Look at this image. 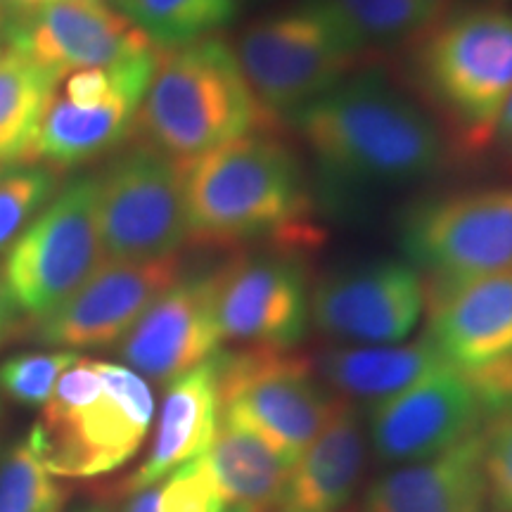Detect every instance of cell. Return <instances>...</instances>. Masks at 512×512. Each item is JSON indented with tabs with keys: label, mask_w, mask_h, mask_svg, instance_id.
I'll list each match as a JSON object with an SVG mask.
<instances>
[{
	"label": "cell",
	"mask_w": 512,
	"mask_h": 512,
	"mask_svg": "<svg viewBox=\"0 0 512 512\" xmlns=\"http://www.w3.org/2000/svg\"><path fill=\"white\" fill-rule=\"evenodd\" d=\"M292 119L320 169L344 183L406 185L446 159L437 121L377 76L337 83Z\"/></svg>",
	"instance_id": "cell-1"
},
{
	"label": "cell",
	"mask_w": 512,
	"mask_h": 512,
	"mask_svg": "<svg viewBox=\"0 0 512 512\" xmlns=\"http://www.w3.org/2000/svg\"><path fill=\"white\" fill-rule=\"evenodd\" d=\"M190 238L211 245L273 238L275 247L311 245L309 192L290 147L249 133L183 164Z\"/></svg>",
	"instance_id": "cell-2"
},
{
	"label": "cell",
	"mask_w": 512,
	"mask_h": 512,
	"mask_svg": "<svg viewBox=\"0 0 512 512\" xmlns=\"http://www.w3.org/2000/svg\"><path fill=\"white\" fill-rule=\"evenodd\" d=\"M268 119L233 48L209 36L183 48H159L133 131L143 145L185 164L249 136Z\"/></svg>",
	"instance_id": "cell-3"
},
{
	"label": "cell",
	"mask_w": 512,
	"mask_h": 512,
	"mask_svg": "<svg viewBox=\"0 0 512 512\" xmlns=\"http://www.w3.org/2000/svg\"><path fill=\"white\" fill-rule=\"evenodd\" d=\"M155 396L121 363L79 356L34 425L43 465L57 479H93L124 467L145 444Z\"/></svg>",
	"instance_id": "cell-4"
},
{
	"label": "cell",
	"mask_w": 512,
	"mask_h": 512,
	"mask_svg": "<svg viewBox=\"0 0 512 512\" xmlns=\"http://www.w3.org/2000/svg\"><path fill=\"white\" fill-rule=\"evenodd\" d=\"M415 76L460 143L489 145L512 95V12L446 15L420 36Z\"/></svg>",
	"instance_id": "cell-5"
},
{
	"label": "cell",
	"mask_w": 512,
	"mask_h": 512,
	"mask_svg": "<svg viewBox=\"0 0 512 512\" xmlns=\"http://www.w3.org/2000/svg\"><path fill=\"white\" fill-rule=\"evenodd\" d=\"M268 117L297 114L347 81L368 48L328 0H304L242 31L233 48Z\"/></svg>",
	"instance_id": "cell-6"
},
{
	"label": "cell",
	"mask_w": 512,
	"mask_h": 512,
	"mask_svg": "<svg viewBox=\"0 0 512 512\" xmlns=\"http://www.w3.org/2000/svg\"><path fill=\"white\" fill-rule=\"evenodd\" d=\"M408 264L444 292L512 268V185L460 190L415 204L401 223Z\"/></svg>",
	"instance_id": "cell-7"
},
{
	"label": "cell",
	"mask_w": 512,
	"mask_h": 512,
	"mask_svg": "<svg viewBox=\"0 0 512 512\" xmlns=\"http://www.w3.org/2000/svg\"><path fill=\"white\" fill-rule=\"evenodd\" d=\"M221 418L238 422L297 463L337 399L320 387L309 358L292 349L219 351Z\"/></svg>",
	"instance_id": "cell-8"
},
{
	"label": "cell",
	"mask_w": 512,
	"mask_h": 512,
	"mask_svg": "<svg viewBox=\"0 0 512 512\" xmlns=\"http://www.w3.org/2000/svg\"><path fill=\"white\" fill-rule=\"evenodd\" d=\"M95 211L105 259L176 254L190 238L183 164L147 145L133 147L95 176Z\"/></svg>",
	"instance_id": "cell-9"
},
{
	"label": "cell",
	"mask_w": 512,
	"mask_h": 512,
	"mask_svg": "<svg viewBox=\"0 0 512 512\" xmlns=\"http://www.w3.org/2000/svg\"><path fill=\"white\" fill-rule=\"evenodd\" d=\"M102 259L95 176H83L57 192L12 242L3 268L19 311L36 320L67 302Z\"/></svg>",
	"instance_id": "cell-10"
},
{
	"label": "cell",
	"mask_w": 512,
	"mask_h": 512,
	"mask_svg": "<svg viewBox=\"0 0 512 512\" xmlns=\"http://www.w3.org/2000/svg\"><path fill=\"white\" fill-rule=\"evenodd\" d=\"M214 309L223 342L297 347L311 316L304 259L287 247L233 256L214 271Z\"/></svg>",
	"instance_id": "cell-11"
},
{
	"label": "cell",
	"mask_w": 512,
	"mask_h": 512,
	"mask_svg": "<svg viewBox=\"0 0 512 512\" xmlns=\"http://www.w3.org/2000/svg\"><path fill=\"white\" fill-rule=\"evenodd\" d=\"M178 280V254L150 261L105 259L67 302L31 320L29 339L67 351L112 347Z\"/></svg>",
	"instance_id": "cell-12"
},
{
	"label": "cell",
	"mask_w": 512,
	"mask_h": 512,
	"mask_svg": "<svg viewBox=\"0 0 512 512\" xmlns=\"http://www.w3.org/2000/svg\"><path fill=\"white\" fill-rule=\"evenodd\" d=\"M425 297V280L408 261H373L325 275L311 294V318L344 342L399 344L418 325Z\"/></svg>",
	"instance_id": "cell-13"
},
{
	"label": "cell",
	"mask_w": 512,
	"mask_h": 512,
	"mask_svg": "<svg viewBox=\"0 0 512 512\" xmlns=\"http://www.w3.org/2000/svg\"><path fill=\"white\" fill-rule=\"evenodd\" d=\"M484 427L477 394L453 366L422 377L370 408V437L377 456L387 463L434 458Z\"/></svg>",
	"instance_id": "cell-14"
},
{
	"label": "cell",
	"mask_w": 512,
	"mask_h": 512,
	"mask_svg": "<svg viewBox=\"0 0 512 512\" xmlns=\"http://www.w3.org/2000/svg\"><path fill=\"white\" fill-rule=\"evenodd\" d=\"M8 48L64 76L114 67L157 46L105 0H60L10 17Z\"/></svg>",
	"instance_id": "cell-15"
},
{
	"label": "cell",
	"mask_w": 512,
	"mask_h": 512,
	"mask_svg": "<svg viewBox=\"0 0 512 512\" xmlns=\"http://www.w3.org/2000/svg\"><path fill=\"white\" fill-rule=\"evenodd\" d=\"M214 309V271L181 278L121 339L126 366L152 382L169 384L221 351Z\"/></svg>",
	"instance_id": "cell-16"
},
{
	"label": "cell",
	"mask_w": 512,
	"mask_h": 512,
	"mask_svg": "<svg viewBox=\"0 0 512 512\" xmlns=\"http://www.w3.org/2000/svg\"><path fill=\"white\" fill-rule=\"evenodd\" d=\"M430 294V330L439 354L475 370L512 354V268Z\"/></svg>",
	"instance_id": "cell-17"
},
{
	"label": "cell",
	"mask_w": 512,
	"mask_h": 512,
	"mask_svg": "<svg viewBox=\"0 0 512 512\" xmlns=\"http://www.w3.org/2000/svg\"><path fill=\"white\" fill-rule=\"evenodd\" d=\"M484 430L370 486L366 512H486Z\"/></svg>",
	"instance_id": "cell-18"
},
{
	"label": "cell",
	"mask_w": 512,
	"mask_h": 512,
	"mask_svg": "<svg viewBox=\"0 0 512 512\" xmlns=\"http://www.w3.org/2000/svg\"><path fill=\"white\" fill-rule=\"evenodd\" d=\"M216 356L166 384L150 451L126 479V494L159 484L181 465L207 453L221 415Z\"/></svg>",
	"instance_id": "cell-19"
},
{
	"label": "cell",
	"mask_w": 512,
	"mask_h": 512,
	"mask_svg": "<svg viewBox=\"0 0 512 512\" xmlns=\"http://www.w3.org/2000/svg\"><path fill=\"white\" fill-rule=\"evenodd\" d=\"M361 465V422L347 399H337L316 441L292 465L273 512H339L354 494Z\"/></svg>",
	"instance_id": "cell-20"
},
{
	"label": "cell",
	"mask_w": 512,
	"mask_h": 512,
	"mask_svg": "<svg viewBox=\"0 0 512 512\" xmlns=\"http://www.w3.org/2000/svg\"><path fill=\"white\" fill-rule=\"evenodd\" d=\"M140 102L143 95L121 93L98 105H74L55 93L38 126L29 162L67 169L105 155L133 131Z\"/></svg>",
	"instance_id": "cell-21"
},
{
	"label": "cell",
	"mask_w": 512,
	"mask_h": 512,
	"mask_svg": "<svg viewBox=\"0 0 512 512\" xmlns=\"http://www.w3.org/2000/svg\"><path fill=\"white\" fill-rule=\"evenodd\" d=\"M441 368H451V363L427 335L406 344L335 349L320 358V370L330 387L373 403L403 392Z\"/></svg>",
	"instance_id": "cell-22"
},
{
	"label": "cell",
	"mask_w": 512,
	"mask_h": 512,
	"mask_svg": "<svg viewBox=\"0 0 512 512\" xmlns=\"http://www.w3.org/2000/svg\"><path fill=\"white\" fill-rule=\"evenodd\" d=\"M204 458L226 503L256 512L275 510L294 465L259 434L221 415Z\"/></svg>",
	"instance_id": "cell-23"
},
{
	"label": "cell",
	"mask_w": 512,
	"mask_h": 512,
	"mask_svg": "<svg viewBox=\"0 0 512 512\" xmlns=\"http://www.w3.org/2000/svg\"><path fill=\"white\" fill-rule=\"evenodd\" d=\"M62 76L22 55H0V166L29 162L38 126Z\"/></svg>",
	"instance_id": "cell-24"
},
{
	"label": "cell",
	"mask_w": 512,
	"mask_h": 512,
	"mask_svg": "<svg viewBox=\"0 0 512 512\" xmlns=\"http://www.w3.org/2000/svg\"><path fill=\"white\" fill-rule=\"evenodd\" d=\"M117 5L121 15L162 50L209 38L238 10L235 0H117Z\"/></svg>",
	"instance_id": "cell-25"
},
{
	"label": "cell",
	"mask_w": 512,
	"mask_h": 512,
	"mask_svg": "<svg viewBox=\"0 0 512 512\" xmlns=\"http://www.w3.org/2000/svg\"><path fill=\"white\" fill-rule=\"evenodd\" d=\"M366 48L420 38L446 17L448 0H328Z\"/></svg>",
	"instance_id": "cell-26"
},
{
	"label": "cell",
	"mask_w": 512,
	"mask_h": 512,
	"mask_svg": "<svg viewBox=\"0 0 512 512\" xmlns=\"http://www.w3.org/2000/svg\"><path fill=\"white\" fill-rule=\"evenodd\" d=\"M64 489L43 465L34 427L0 453V512H62Z\"/></svg>",
	"instance_id": "cell-27"
},
{
	"label": "cell",
	"mask_w": 512,
	"mask_h": 512,
	"mask_svg": "<svg viewBox=\"0 0 512 512\" xmlns=\"http://www.w3.org/2000/svg\"><path fill=\"white\" fill-rule=\"evenodd\" d=\"M57 174L43 164L0 166V252L27 230L55 197Z\"/></svg>",
	"instance_id": "cell-28"
},
{
	"label": "cell",
	"mask_w": 512,
	"mask_h": 512,
	"mask_svg": "<svg viewBox=\"0 0 512 512\" xmlns=\"http://www.w3.org/2000/svg\"><path fill=\"white\" fill-rule=\"evenodd\" d=\"M79 358L74 351H50V354H17L0 363V392L22 406H46L55 392V384L64 370Z\"/></svg>",
	"instance_id": "cell-29"
},
{
	"label": "cell",
	"mask_w": 512,
	"mask_h": 512,
	"mask_svg": "<svg viewBox=\"0 0 512 512\" xmlns=\"http://www.w3.org/2000/svg\"><path fill=\"white\" fill-rule=\"evenodd\" d=\"M159 512H223V498L219 482L207 463L200 456L178 467L169 477L157 484Z\"/></svg>",
	"instance_id": "cell-30"
},
{
	"label": "cell",
	"mask_w": 512,
	"mask_h": 512,
	"mask_svg": "<svg viewBox=\"0 0 512 512\" xmlns=\"http://www.w3.org/2000/svg\"><path fill=\"white\" fill-rule=\"evenodd\" d=\"M484 477L491 512H512V418L484 427Z\"/></svg>",
	"instance_id": "cell-31"
},
{
	"label": "cell",
	"mask_w": 512,
	"mask_h": 512,
	"mask_svg": "<svg viewBox=\"0 0 512 512\" xmlns=\"http://www.w3.org/2000/svg\"><path fill=\"white\" fill-rule=\"evenodd\" d=\"M477 394L486 425L512 418V354L475 370H460Z\"/></svg>",
	"instance_id": "cell-32"
},
{
	"label": "cell",
	"mask_w": 512,
	"mask_h": 512,
	"mask_svg": "<svg viewBox=\"0 0 512 512\" xmlns=\"http://www.w3.org/2000/svg\"><path fill=\"white\" fill-rule=\"evenodd\" d=\"M17 318H19V306L8 287L5 268L0 264V347H3L5 339L17 330Z\"/></svg>",
	"instance_id": "cell-33"
},
{
	"label": "cell",
	"mask_w": 512,
	"mask_h": 512,
	"mask_svg": "<svg viewBox=\"0 0 512 512\" xmlns=\"http://www.w3.org/2000/svg\"><path fill=\"white\" fill-rule=\"evenodd\" d=\"M119 512H159V489L155 486H147V489L133 491L128 494V501Z\"/></svg>",
	"instance_id": "cell-34"
},
{
	"label": "cell",
	"mask_w": 512,
	"mask_h": 512,
	"mask_svg": "<svg viewBox=\"0 0 512 512\" xmlns=\"http://www.w3.org/2000/svg\"><path fill=\"white\" fill-rule=\"evenodd\" d=\"M53 3H60V0H0V10L8 17H22Z\"/></svg>",
	"instance_id": "cell-35"
},
{
	"label": "cell",
	"mask_w": 512,
	"mask_h": 512,
	"mask_svg": "<svg viewBox=\"0 0 512 512\" xmlns=\"http://www.w3.org/2000/svg\"><path fill=\"white\" fill-rule=\"evenodd\" d=\"M494 140L501 145V150L505 152V155L512 157V95H510L508 105H505L501 119H498Z\"/></svg>",
	"instance_id": "cell-36"
},
{
	"label": "cell",
	"mask_w": 512,
	"mask_h": 512,
	"mask_svg": "<svg viewBox=\"0 0 512 512\" xmlns=\"http://www.w3.org/2000/svg\"><path fill=\"white\" fill-rule=\"evenodd\" d=\"M8 22L10 17L0 10V55H3V48L8 46Z\"/></svg>",
	"instance_id": "cell-37"
},
{
	"label": "cell",
	"mask_w": 512,
	"mask_h": 512,
	"mask_svg": "<svg viewBox=\"0 0 512 512\" xmlns=\"http://www.w3.org/2000/svg\"><path fill=\"white\" fill-rule=\"evenodd\" d=\"M74 512H107V510L100 508V505H83V508H76Z\"/></svg>",
	"instance_id": "cell-38"
},
{
	"label": "cell",
	"mask_w": 512,
	"mask_h": 512,
	"mask_svg": "<svg viewBox=\"0 0 512 512\" xmlns=\"http://www.w3.org/2000/svg\"><path fill=\"white\" fill-rule=\"evenodd\" d=\"M223 512H256V510H249V508H242V505H230V508H226Z\"/></svg>",
	"instance_id": "cell-39"
}]
</instances>
